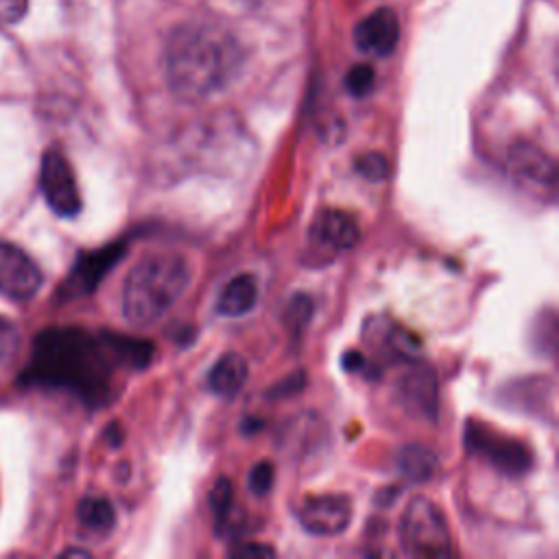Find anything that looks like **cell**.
<instances>
[{
  "label": "cell",
  "instance_id": "obj_1",
  "mask_svg": "<svg viewBox=\"0 0 559 559\" xmlns=\"http://www.w3.org/2000/svg\"><path fill=\"white\" fill-rule=\"evenodd\" d=\"M151 358L153 345L144 338L52 328L35 338L24 378L31 384L70 389L87 404H103L116 369H140Z\"/></svg>",
  "mask_w": 559,
  "mask_h": 559
},
{
  "label": "cell",
  "instance_id": "obj_2",
  "mask_svg": "<svg viewBox=\"0 0 559 559\" xmlns=\"http://www.w3.org/2000/svg\"><path fill=\"white\" fill-rule=\"evenodd\" d=\"M242 63L240 41L212 22L179 24L164 48L166 83L186 103H201L227 90L238 79Z\"/></svg>",
  "mask_w": 559,
  "mask_h": 559
},
{
  "label": "cell",
  "instance_id": "obj_3",
  "mask_svg": "<svg viewBox=\"0 0 559 559\" xmlns=\"http://www.w3.org/2000/svg\"><path fill=\"white\" fill-rule=\"evenodd\" d=\"M190 284V266L177 253H148L127 275L122 312L131 325H151L164 317Z\"/></svg>",
  "mask_w": 559,
  "mask_h": 559
},
{
  "label": "cell",
  "instance_id": "obj_4",
  "mask_svg": "<svg viewBox=\"0 0 559 559\" xmlns=\"http://www.w3.org/2000/svg\"><path fill=\"white\" fill-rule=\"evenodd\" d=\"M400 542L413 557H452V533L443 511L426 496L413 498L400 518Z\"/></svg>",
  "mask_w": 559,
  "mask_h": 559
},
{
  "label": "cell",
  "instance_id": "obj_5",
  "mask_svg": "<svg viewBox=\"0 0 559 559\" xmlns=\"http://www.w3.org/2000/svg\"><path fill=\"white\" fill-rule=\"evenodd\" d=\"M463 441L472 456L483 459L500 474L524 476L533 465V452L524 441L511 435H502L478 419L465 421Z\"/></svg>",
  "mask_w": 559,
  "mask_h": 559
},
{
  "label": "cell",
  "instance_id": "obj_6",
  "mask_svg": "<svg viewBox=\"0 0 559 559\" xmlns=\"http://www.w3.org/2000/svg\"><path fill=\"white\" fill-rule=\"evenodd\" d=\"M39 186L48 207L59 216H74L81 212V192L74 170L61 148H48L41 155Z\"/></svg>",
  "mask_w": 559,
  "mask_h": 559
},
{
  "label": "cell",
  "instance_id": "obj_7",
  "mask_svg": "<svg viewBox=\"0 0 559 559\" xmlns=\"http://www.w3.org/2000/svg\"><path fill=\"white\" fill-rule=\"evenodd\" d=\"M395 397L411 417L430 424L437 421L439 382L435 369L413 360L411 367L395 380Z\"/></svg>",
  "mask_w": 559,
  "mask_h": 559
},
{
  "label": "cell",
  "instance_id": "obj_8",
  "mask_svg": "<svg viewBox=\"0 0 559 559\" xmlns=\"http://www.w3.org/2000/svg\"><path fill=\"white\" fill-rule=\"evenodd\" d=\"M301 528L317 537L341 535L352 520V502L343 493L306 496L297 507Z\"/></svg>",
  "mask_w": 559,
  "mask_h": 559
},
{
  "label": "cell",
  "instance_id": "obj_9",
  "mask_svg": "<svg viewBox=\"0 0 559 559\" xmlns=\"http://www.w3.org/2000/svg\"><path fill=\"white\" fill-rule=\"evenodd\" d=\"M360 240V225L354 214L336 207H323L314 214L308 242L319 255H336Z\"/></svg>",
  "mask_w": 559,
  "mask_h": 559
},
{
  "label": "cell",
  "instance_id": "obj_10",
  "mask_svg": "<svg viewBox=\"0 0 559 559\" xmlns=\"http://www.w3.org/2000/svg\"><path fill=\"white\" fill-rule=\"evenodd\" d=\"M507 170L526 190H533L539 194H546V192L550 194L555 190V181H557L555 162L544 148L531 142H518L509 148Z\"/></svg>",
  "mask_w": 559,
  "mask_h": 559
},
{
  "label": "cell",
  "instance_id": "obj_11",
  "mask_svg": "<svg viewBox=\"0 0 559 559\" xmlns=\"http://www.w3.org/2000/svg\"><path fill=\"white\" fill-rule=\"evenodd\" d=\"M35 260L11 242H0V293L11 299H28L41 286Z\"/></svg>",
  "mask_w": 559,
  "mask_h": 559
},
{
  "label": "cell",
  "instance_id": "obj_12",
  "mask_svg": "<svg viewBox=\"0 0 559 559\" xmlns=\"http://www.w3.org/2000/svg\"><path fill=\"white\" fill-rule=\"evenodd\" d=\"M400 41V17L393 9L380 7L354 26V44L362 55L386 57Z\"/></svg>",
  "mask_w": 559,
  "mask_h": 559
},
{
  "label": "cell",
  "instance_id": "obj_13",
  "mask_svg": "<svg viewBox=\"0 0 559 559\" xmlns=\"http://www.w3.org/2000/svg\"><path fill=\"white\" fill-rule=\"evenodd\" d=\"M124 251H127L124 242H114L109 247L83 253L66 280L63 295L68 299H74L92 293L98 286V282L105 277V273L124 255Z\"/></svg>",
  "mask_w": 559,
  "mask_h": 559
},
{
  "label": "cell",
  "instance_id": "obj_14",
  "mask_svg": "<svg viewBox=\"0 0 559 559\" xmlns=\"http://www.w3.org/2000/svg\"><path fill=\"white\" fill-rule=\"evenodd\" d=\"M258 295L260 290L253 275L249 273L234 275L218 293L216 312L223 317H242L255 308Z\"/></svg>",
  "mask_w": 559,
  "mask_h": 559
},
{
  "label": "cell",
  "instance_id": "obj_15",
  "mask_svg": "<svg viewBox=\"0 0 559 559\" xmlns=\"http://www.w3.org/2000/svg\"><path fill=\"white\" fill-rule=\"evenodd\" d=\"M247 373L249 369L245 358L236 352H227L212 365L207 373V386L212 393L221 397H231L242 389Z\"/></svg>",
  "mask_w": 559,
  "mask_h": 559
},
{
  "label": "cell",
  "instance_id": "obj_16",
  "mask_svg": "<svg viewBox=\"0 0 559 559\" xmlns=\"http://www.w3.org/2000/svg\"><path fill=\"white\" fill-rule=\"evenodd\" d=\"M400 474L411 483H426L435 476L439 467V459L432 448L421 443H408L397 454Z\"/></svg>",
  "mask_w": 559,
  "mask_h": 559
},
{
  "label": "cell",
  "instance_id": "obj_17",
  "mask_svg": "<svg viewBox=\"0 0 559 559\" xmlns=\"http://www.w3.org/2000/svg\"><path fill=\"white\" fill-rule=\"evenodd\" d=\"M79 522L92 533H109L116 524V511L107 498L87 496L79 502Z\"/></svg>",
  "mask_w": 559,
  "mask_h": 559
},
{
  "label": "cell",
  "instance_id": "obj_18",
  "mask_svg": "<svg viewBox=\"0 0 559 559\" xmlns=\"http://www.w3.org/2000/svg\"><path fill=\"white\" fill-rule=\"evenodd\" d=\"M207 502H210V511H212V515H214L216 533L223 535L225 528H227V524H229L231 509H234V483H231L227 476L216 478L214 487L210 489Z\"/></svg>",
  "mask_w": 559,
  "mask_h": 559
},
{
  "label": "cell",
  "instance_id": "obj_19",
  "mask_svg": "<svg viewBox=\"0 0 559 559\" xmlns=\"http://www.w3.org/2000/svg\"><path fill=\"white\" fill-rule=\"evenodd\" d=\"M312 314H314V301H312V297L306 295V293H299V295H295V297L288 301L284 321H286V325H288L293 332H301V330L312 321Z\"/></svg>",
  "mask_w": 559,
  "mask_h": 559
},
{
  "label": "cell",
  "instance_id": "obj_20",
  "mask_svg": "<svg viewBox=\"0 0 559 559\" xmlns=\"http://www.w3.org/2000/svg\"><path fill=\"white\" fill-rule=\"evenodd\" d=\"M354 168H356V173H358L362 179H367V181H371V183L384 181V179L389 177V159H386L382 153H378V151L362 153V155L356 159Z\"/></svg>",
  "mask_w": 559,
  "mask_h": 559
},
{
  "label": "cell",
  "instance_id": "obj_21",
  "mask_svg": "<svg viewBox=\"0 0 559 559\" xmlns=\"http://www.w3.org/2000/svg\"><path fill=\"white\" fill-rule=\"evenodd\" d=\"M376 83V72L369 63H356L347 74H345V87L352 96L362 98L371 92Z\"/></svg>",
  "mask_w": 559,
  "mask_h": 559
},
{
  "label": "cell",
  "instance_id": "obj_22",
  "mask_svg": "<svg viewBox=\"0 0 559 559\" xmlns=\"http://www.w3.org/2000/svg\"><path fill=\"white\" fill-rule=\"evenodd\" d=\"M275 483V467L271 461H260L249 472V489L255 496H266Z\"/></svg>",
  "mask_w": 559,
  "mask_h": 559
},
{
  "label": "cell",
  "instance_id": "obj_23",
  "mask_svg": "<svg viewBox=\"0 0 559 559\" xmlns=\"http://www.w3.org/2000/svg\"><path fill=\"white\" fill-rule=\"evenodd\" d=\"M306 384V373L301 369L288 373L286 378H282L280 382H275L271 389H269V397H290V395H297Z\"/></svg>",
  "mask_w": 559,
  "mask_h": 559
},
{
  "label": "cell",
  "instance_id": "obj_24",
  "mask_svg": "<svg viewBox=\"0 0 559 559\" xmlns=\"http://www.w3.org/2000/svg\"><path fill=\"white\" fill-rule=\"evenodd\" d=\"M15 347H17V328L9 319L0 317V362L7 360Z\"/></svg>",
  "mask_w": 559,
  "mask_h": 559
},
{
  "label": "cell",
  "instance_id": "obj_25",
  "mask_svg": "<svg viewBox=\"0 0 559 559\" xmlns=\"http://www.w3.org/2000/svg\"><path fill=\"white\" fill-rule=\"evenodd\" d=\"M229 555L234 557H275V548L273 546H266V544H258V542H245V544H238V546H231L229 548Z\"/></svg>",
  "mask_w": 559,
  "mask_h": 559
},
{
  "label": "cell",
  "instance_id": "obj_26",
  "mask_svg": "<svg viewBox=\"0 0 559 559\" xmlns=\"http://www.w3.org/2000/svg\"><path fill=\"white\" fill-rule=\"evenodd\" d=\"M28 9V0H0V22H17L24 17Z\"/></svg>",
  "mask_w": 559,
  "mask_h": 559
},
{
  "label": "cell",
  "instance_id": "obj_27",
  "mask_svg": "<svg viewBox=\"0 0 559 559\" xmlns=\"http://www.w3.org/2000/svg\"><path fill=\"white\" fill-rule=\"evenodd\" d=\"M343 367L345 371H362L367 367V358L360 352H347L343 356Z\"/></svg>",
  "mask_w": 559,
  "mask_h": 559
}]
</instances>
